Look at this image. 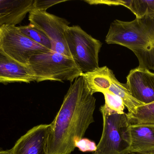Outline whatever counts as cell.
<instances>
[{"instance_id": "obj_6", "label": "cell", "mask_w": 154, "mask_h": 154, "mask_svg": "<svg viewBox=\"0 0 154 154\" xmlns=\"http://www.w3.org/2000/svg\"><path fill=\"white\" fill-rule=\"evenodd\" d=\"M0 51L17 63L29 66L32 57L51 50L25 36L19 26L4 24L0 26Z\"/></svg>"}, {"instance_id": "obj_23", "label": "cell", "mask_w": 154, "mask_h": 154, "mask_svg": "<svg viewBox=\"0 0 154 154\" xmlns=\"http://www.w3.org/2000/svg\"><path fill=\"white\" fill-rule=\"evenodd\" d=\"M0 154H12L11 150H3L0 149Z\"/></svg>"}, {"instance_id": "obj_7", "label": "cell", "mask_w": 154, "mask_h": 154, "mask_svg": "<svg viewBox=\"0 0 154 154\" xmlns=\"http://www.w3.org/2000/svg\"><path fill=\"white\" fill-rule=\"evenodd\" d=\"M29 20L30 24L49 39L52 45L51 51L71 58L65 37V32L70 23L47 11H31Z\"/></svg>"}, {"instance_id": "obj_21", "label": "cell", "mask_w": 154, "mask_h": 154, "mask_svg": "<svg viewBox=\"0 0 154 154\" xmlns=\"http://www.w3.org/2000/svg\"><path fill=\"white\" fill-rule=\"evenodd\" d=\"M76 146L82 152H94L97 148V145L94 142L86 138H82L77 142Z\"/></svg>"}, {"instance_id": "obj_20", "label": "cell", "mask_w": 154, "mask_h": 154, "mask_svg": "<svg viewBox=\"0 0 154 154\" xmlns=\"http://www.w3.org/2000/svg\"><path fill=\"white\" fill-rule=\"evenodd\" d=\"M66 2V1H53V0H47V1H41V0H34L33 5L32 11H46L47 9L50 7Z\"/></svg>"}, {"instance_id": "obj_1", "label": "cell", "mask_w": 154, "mask_h": 154, "mask_svg": "<svg viewBox=\"0 0 154 154\" xmlns=\"http://www.w3.org/2000/svg\"><path fill=\"white\" fill-rule=\"evenodd\" d=\"M96 99L82 76L72 83L53 121L50 124L47 154H71L95 122Z\"/></svg>"}, {"instance_id": "obj_24", "label": "cell", "mask_w": 154, "mask_h": 154, "mask_svg": "<svg viewBox=\"0 0 154 154\" xmlns=\"http://www.w3.org/2000/svg\"><path fill=\"white\" fill-rule=\"evenodd\" d=\"M149 154H154V152L152 153Z\"/></svg>"}, {"instance_id": "obj_22", "label": "cell", "mask_w": 154, "mask_h": 154, "mask_svg": "<svg viewBox=\"0 0 154 154\" xmlns=\"http://www.w3.org/2000/svg\"><path fill=\"white\" fill-rule=\"evenodd\" d=\"M85 2L89 5H123L128 8L129 1L120 0H87Z\"/></svg>"}, {"instance_id": "obj_15", "label": "cell", "mask_w": 154, "mask_h": 154, "mask_svg": "<svg viewBox=\"0 0 154 154\" xmlns=\"http://www.w3.org/2000/svg\"><path fill=\"white\" fill-rule=\"evenodd\" d=\"M126 115L130 124L154 125V102L141 106L134 113Z\"/></svg>"}, {"instance_id": "obj_11", "label": "cell", "mask_w": 154, "mask_h": 154, "mask_svg": "<svg viewBox=\"0 0 154 154\" xmlns=\"http://www.w3.org/2000/svg\"><path fill=\"white\" fill-rule=\"evenodd\" d=\"M36 80V76L29 65L19 64L0 51V84L30 83Z\"/></svg>"}, {"instance_id": "obj_13", "label": "cell", "mask_w": 154, "mask_h": 154, "mask_svg": "<svg viewBox=\"0 0 154 154\" xmlns=\"http://www.w3.org/2000/svg\"><path fill=\"white\" fill-rule=\"evenodd\" d=\"M114 76L113 71L106 66L99 67L82 75L87 88L92 95L109 91Z\"/></svg>"}, {"instance_id": "obj_2", "label": "cell", "mask_w": 154, "mask_h": 154, "mask_svg": "<svg viewBox=\"0 0 154 154\" xmlns=\"http://www.w3.org/2000/svg\"><path fill=\"white\" fill-rule=\"evenodd\" d=\"M105 41L132 51L146 48L154 42V16L145 15L131 21L115 20L110 24Z\"/></svg>"}, {"instance_id": "obj_17", "label": "cell", "mask_w": 154, "mask_h": 154, "mask_svg": "<svg viewBox=\"0 0 154 154\" xmlns=\"http://www.w3.org/2000/svg\"><path fill=\"white\" fill-rule=\"evenodd\" d=\"M19 28L25 36L40 45L51 50L52 45L49 39L32 24H29L28 25L19 26Z\"/></svg>"}, {"instance_id": "obj_14", "label": "cell", "mask_w": 154, "mask_h": 154, "mask_svg": "<svg viewBox=\"0 0 154 154\" xmlns=\"http://www.w3.org/2000/svg\"><path fill=\"white\" fill-rule=\"evenodd\" d=\"M111 91L122 99L125 107L127 109L128 115L135 112L139 107L144 105L136 99L130 94L126 84L119 82L115 76L112 79V84L109 89Z\"/></svg>"}, {"instance_id": "obj_3", "label": "cell", "mask_w": 154, "mask_h": 154, "mask_svg": "<svg viewBox=\"0 0 154 154\" xmlns=\"http://www.w3.org/2000/svg\"><path fill=\"white\" fill-rule=\"evenodd\" d=\"M29 65L37 82L49 80L72 83L82 74L72 58L53 51L32 56Z\"/></svg>"}, {"instance_id": "obj_5", "label": "cell", "mask_w": 154, "mask_h": 154, "mask_svg": "<svg viewBox=\"0 0 154 154\" xmlns=\"http://www.w3.org/2000/svg\"><path fill=\"white\" fill-rule=\"evenodd\" d=\"M72 58L82 73L99 67V54L102 44L78 25L69 26L65 32Z\"/></svg>"}, {"instance_id": "obj_19", "label": "cell", "mask_w": 154, "mask_h": 154, "mask_svg": "<svg viewBox=\"0 0 154 154\" xmlns=\"http://www.w3.org/2000/svg\"><path fill=\"white\" fill-rule=\"evenodd\" d=\"M105 97V104L111 110L119 114L125 113V107L122 99L119 96L109 91L103 93Z\"/></svg>"}, {"instance_id": "obj_16", "label": "cell", "mask_w": 154, "mask_h": 154, "mask_svg": "<svg viewBox=\"0 0 154 154\" xmlns=\"http://www.w3.org/2000/svg\"><path fill=\"white\" fill-rule=\"evenodd\" d=\"M132 52L138 59V68L154 71V42L144 49Z\"/></svg>"}, {"instance_id": "obj_18", "label": "cell", "mask_w": 154, "mask_h": 154, "mask_svg": "<svg viewBox=\"0 0 154 154\" xmlns=\"http://www.w3.org/2000/svg\"><path fill=\"white\" fill-rule=\"evenodd\" d=\"M128 8L136 18L145 15L154 16V0H129Z\"/></svg>"}, {"instance_id": "obj_8", "label": "cell", "mask_w": 154, "mask_h": 154, "mask_svg": "<svg viewBox=\"0 0 154 154\" xmlns=\"http://www.w3.org/2000/svg\"><path fill=\"white\" fill-rule=\"evenodd\" d=\"M133 97L144 105L154 102V73L137 67L131 70L126 83Z\"/></svg>"}, {"instance_id": "obj_10", "label": "cell", "mask_w": 154, "mask_h": 154, "mask_svg": "<svg viewBox=\"0 0 154 154\" xmlns=\"http://www.w3.org/2000/svg\"><path fill=\"white\" fill-rule=\"evenodd\" d=\"M126 135L129 145V154L154 152V125L129 123Z\"/></svg>"}, {"instance_id": "obj_12", "label": "cell", "mask_w": 154, "mask_h": 154, "mask_svg": "<svg viewBox=\"0 0 154 154\" xmlns=\"http://www.w3.org/2000/svg\"><path fill=\"white\" fill-rule=\"evenodd\" d=\"M34 0H0V26L17 25L33 10Z\"/></svg>"}, {"instance_id": "obj_9", "label": "cell", "mask_w": 154, "mask_h": 154, "mask_svg": "<svg viewBox=\"0 0 154 154\" xmlns=\"http://www.w3.org/2000/svg\"><path fill=\"white\" fill-rule=\"evenodd\" d=\"M50 124H40L30 129L15 143L12 154H47Z\"/></svg>"}, {"instance_id": "obj_4", "label": "cell", "mask_w": 154, "mask_h": 154, "mask_svg": "<svg viewBox=\"0 0 154 154\" xmlns=\"http://www.w3.org/2000/svg\"><path fill=\"white\" fill-rule=\"evenodd\" d=\"M100 111L103 118V131L92 154H129L125 131L129 123L126 113L118 114L105 104Z\"/></svg>"}]
</instances>
